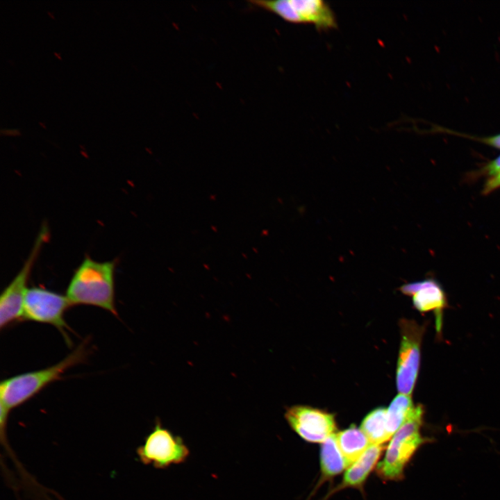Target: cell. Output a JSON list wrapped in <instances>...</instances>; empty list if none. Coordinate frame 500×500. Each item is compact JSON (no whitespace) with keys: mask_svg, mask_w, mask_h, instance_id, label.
Returning a JSON list of instances; mask_svg holds the SVG:
<instances>
[{"mask_svg":"<svg viewBox=\"0 0 500 500\" xmlns=\"http://www.w3.org/2000/svg\"><path fill=\"white\" fill-rule=\"evenodd\" d=\"M485 142L490 145L500 149V134L488 138Z\"/></svg>","mask_w":500,"mask_h":500,"instance_id":"obj_18","label":"cell"},{"mask_svg":"<svg viewBox=\"0 0 500 500\" xmlns=\"http://www.w3.org/2000/svg\"><path fill=\"white\" fill-rule=\"evenodd\" d=\"M70 306L66 295L40 286L28 288L23 305L22 319L54 326L70 345L68 331L72 330L65 319Z\"/></svg>","mask_w":500,"mask_h":500,"instance_id":"obj_7","label":"cell"},{"mask_svg":"<svg viewBox=\"0 0 500 500\" xmlns=\"http://www.w3.org/2000/svg\"><path fill=\"white\" fill-rule=\"evenodd\" d=\"M88 355V344L83 342L56 364L2 380L0 383L1 439L7 438L8 419L13 409L30 400L49 384L60 380L67 370L85 361Z\"/></svg>","mask_w":500,"mask_h":500,"instance_id":"obj_1","label":"cell"},{"mask_svg":"<svg viewBox=\"0 0 500 500\" xmlns=\"http://www.w3.org/2000/svg\"><path fill=\"white\" fill-rule=\"evenodd\" d=\"M486 171L489 175H492L494 176L499 173L500 156L487 166Z\"/></svg>","mask_w":500,"mask_h":500,"instance_id":"obj_17","label":"cell"},{"mask_svg":"<svg viewBox=\"0 0 500 500\" xmlns=\"http://www.w3.org/2000/svg\"><path fill=\"white\" fill-rule=\"evenodd\" d=\"M285 418L290 428L308 442L322 443L336 429L332 414L309 406L290 407L286 410Z\"/></svg>","mask_w":500,"mask_h":500,"instance_id":"obj_9","label":"cell"},{"mask_svg":"<svg viewBox=\"0 0 500 500\" xmlns=\"http://www.w3.org/2000/svg\"><path fill=\"white\" fill-rule=\"evenodd\" d=\"M499 187H500V172L487 182L484 189L485 193H488Z\"/></svg>","mask_w":500,"mask_h":500,"instance_id":"obj_16","label":"cell"},{"mask_svg":"<svg viewBox=\"0 0 500 500\" xmlns=\"http://www.w3.org/2000/svg\"><path fill=\"white\" fill-rule=\"evenodd\" d=\"M347 467L338 447L336 434L322 442L320 449V469L322 480L332 478Z\"/></svg>","mask_w":500,"mask_h":500,"instance_id":"obj_13","label":"cell"},{"mask_svg":"<svg viewBox=\"0 0 500 500\" xmlns=\"http://www.w3.org/2000/svg\"><path fill=\"white\" fill-rule=\"evenodd\" d=\"M336 439L347 467L357 461L370 446L365 434L355 426L338 433Z\"/></svg>","mask_w":500,"mask_h":500,"instance_id":"obj_12","label":"cell"},{"mask_svg":"<svg viewBox=\"0 0 500 500\" xmlns=\"http://www.w3.org/2000/svg\"><path fill=\"white\" fill-rule=\"evenodd\" d=\"M49 236L48 227L44 224L22 268L1 292L0 295L1 330L22 320L23 305L28 289V281L34 264L43 245L48 240Z\"/></svg>","mask_w":500,"mask_h":500,"instance_id":"obj_5","label":"cell"},{"mask_svg":"<svg viewBox=\"0 0 500 500\" xmlns=\"http://www.w3.org/2000/svg\"><path fill=\"white\" fill-rule=\"evenodd\" d=\"M401 290L406 294L412 295L413 304L421 312L435 310L439 313L446 304L442 289L433 279L404 285Z\"/></svg>","mask_w":500,"mask_h":500,"instance_id":"obj_10","label":"cell"},{"mask_svg":"<svg viewBox=\"0 0 500 500\" xmlns=\"http://www.w3.org/2000/svg\"><path fill=\"white\" fill-rule=\"evenodd\" d=\"M423 408L415 406L401 426L396 431L386 449L383 460L376 467V474L384 481H400L404 469L417 450L429 441L420 433Z\"/></svg>","mask_w":500,"mask_h":500,"instance_id":"obj_3","label":"cell"},{"mask_svg":"<svg viewBox=\"0 0 500 500\" xmlns=\"http://www.w3.org/2000/svg\"><path fill=\"white\" fill-rule=\"evenodd\" d=\"M401 342L397 369V387L401 394L410 395L417 377L422 327L405 320L401 323Z\"/></svg>","mask_w":500,"mask_h":500,"instance_id":"obj_8","label":"cell"},{"mask_svg":"<svg viewBox=\"0 0 500 500\" xmlns=\"http://www.w3.org/2000/svg\"><path fill=\"white\" fill-rule=\"evenodd\" d=\"M384 449L383 444H370L360 458L349 467L340 484L331 493L347 488L362 490Z\"/></svg>","mask_w":500,"mask_h":500,"instance_id":"obj_11","label":"cell"},{"mask_svg":"<svg viewBox=\"0 0 500 500\" xmlns=\"http://www.w3.org/2000/svg\"><path fill=\"white\" fill-rule=\"evenodd\" d=\"M135 452L138 460L143 465L160 469L183 463L190 456V450L183 438L174 435L158 419Z\"/></svg>","mask_w":500,"mask_h":500,"instance_id":"obj_6","label":"cell"},{"mask_svg":"<svg viewBox=\"0 0 500 500\" xmlns=\"http://www.w3.org/2000/svg\"><path fill=\"white\" fill-rule=\"evenodd\" d=\"M410 395L399 393L387 409V430L389 437L401 426L414 408Z\"/></svg>","mask_w":500,"mask_h":500,"instance_id":"obj_15","label":"cell"},{"mask_svg":"<svg viewBox=\"0 0 500 500\" xmlns=\"http://www.w3.org/2000/svg\"><path fill=\"white\" fill-rule=\"evenodd\" d=\"M248 2L251 7L272 12L291 24H310L324 31L338 27L333 10L324 0H251Z\"/></svg>","mask_w":500,"mask_h":500,"instance_id":"obj_4","label":"cell"},{"mask_svg":"<svg viewBox=\"0 0 500 500\" xmlns=\"http://www.w3.org/2000/svg\"><path fill=\"white\" fill-rule=\"evenodd\" d=\"M116 261H97L85 256L66 290L71 306H92L118 316L115 297Z\"/></svg>","mask_w":500,"mask_h":500,"instance_id":"obj_2","label":"cell"},{"mask_svg":"<svg viewBox=\"0 0 500 500\" xmlns=\"http://www.w3.org/2000/svg\"><path fill=\"white\" fill-rule=\"evenodd\" d=\"M360 429L371 444H383L390 439L387 430V409L378 407L369 412L362 421Z\"/></svg>","mask_w":500,"mask_h":500,"instance_id":"obj_14","label":"cell"}]
</instances>
